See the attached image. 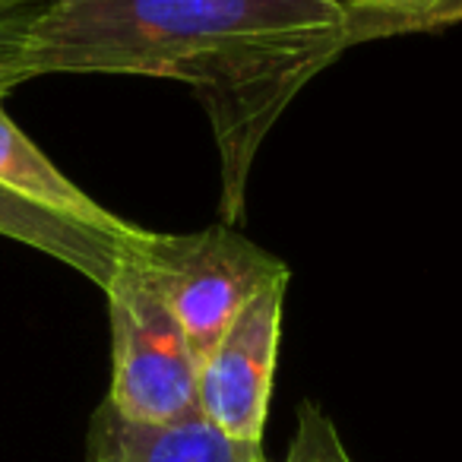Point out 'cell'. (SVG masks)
Returning a JSON list of instances; mask_svg holds the SVG:
<instances>
[{
  "label": "cell",
  "instance_id": "cell-1",
  "mask_svg": "<svg viewBox=\"0 0 462 462\" xmlns=\"http://www.w3.org/2000/svg\"><path fill=\"white\" fill-rule=\"evenodd\" d=\"M348 48L336 0H48L10 86L48 73L180 79L222 149V212L245 218L251 159L298 89Z\"/></svg>",
  "mask_w": 462,
  "mask_h": 462
},
{
  "label": "cell",
  "instance_id": "cell-2",
  "mask_svg": "<svg viewBox=\"0 0 462 462\" xmlns=\"http://www.w3.org/2000/svg\"><path fill=\"white\" fill-rule=\"evenodd\" d=\"M102 291L108 298L111 323V390L105 399L124 418L149 424L203 415L199 358L136 257L134 238L124 245Z\"/></svg>",
  "mask_w": 462,
  "mask_h": 462
},
{
  "label": "cell",
  "instance_id": "cell-3",
  "mask_svg": "<svg viewBox=\"0 0 462 462\" xmlns=\"http://www.w3.org/2000/svg\"><path fill=\"white\" fill-rule=\"evenodd\" d=\"M134 251L180 320L199 361L260 291L291 279L282 260L247 241L235 225H209L187 235L143 228L134 238Z\"/></svg>",
  "mask_w": 462,
  "mask_h": 462
},
{
  "label": "cell",
  "instance_id": "cell-4",
  "mask_svg": "<svg viewBox=\"0 0 462 462\" xmlns=\"http://www.w3.org/2000/svg\"><path fill=\"white\" fill-rule=\"evenodd\" d=\"M289 279L263 289L199 361V411L225 437L260 447L276 377Z\"/></svg>",
  "mask_w": 462,
  "mask_h": 462
},
{
  "label": "cell",
  "instance_id": "cell-5",
  "mask_svg": "<svg viewBox=\"0 0 462 462\" xmlns=\"http://www.w3.org/2000/svg\"><path fill=\"white\" fill-rule=\"evenodd\" d=\"M263 447L225 437L203 415L171 424L124 418L105 399L89 424V462H257Z\"/></svg>",
  "mask_w": 462,
  "mask_h": 462
},
{
  "label": "cell",
  "instance_id": "cell-6",
  "mask_svg": "<svg viewBox=\"0 0 462 462\" xmlns=\"http://www.w3.org/2000/svg\"><path fill=\"white\" fill-rule=\"evenodd\" d=\"M0 235L73 266L79 276L105 289L124 245L136 238L140 228L130 235L105 231L96 225L77 222V218L58 216L51 209H42V206L10 193L7 187H0Z\"/></svg>",
  "mask_w": 462,
  "mask_h": 462
},
{
  "label": "cell",
  "instance_id": "cell-7",
  "mask_svg": "<svg viewBox=\"0 0 462 462\" xmlns=\"http://www.w3.org/2000/svg\"><path fill=\"white\" fill-rule=\"evenodd\" d=\"M4 96H7V89L0 86V187H7L10 193L42 206V209H51V212H58V216L96 225V228L117 231V235L136 231V225L117 218L115 212L98 206L86 190H79L29 136L16 127L14 117L4 108Z\"/></svg>",
  "mask_w": 462,
  "mask_h": 462
},
{
  "label": "cell",
  "instance_id": "cell-8",
  "mask_svg": "<svg viewBox=\"0 0 462 462\" xmlns=\"http://www.w3.org/2000/svg\"><path fill=\"white\" fill-rule=\"evenodd\" d=\"M346 10L348 48L361 42L386 39V35L415 32L418 20L440 4V0H336Z\"/></svg>",
  "mask_w": 462,
  "mask_h": 462
},
{
  "label": "cell",
  "instance_id": "cell-9",
  "mask_svg": "<svg viewBox=\"0 0 462 462\" xmlns=\"http://www.w3.org/2000/svg\"><path fill=\"white\" fill-rule=\"evenodd\" d=\"M285 462H352V459H348L333 421L314 402H304L298 409V430Z\"/></svg>",
  "mask_w": 462,
  "mask_h": 462
},
{
  "label": "cell",
  "instance_id": "cell-10",
  "mask_svg": "<svg viewBox=\"0 0 462 462\" xmlns=\"http://www.w3.org/2000/svg\"><path fill=\"white\" fill-rule=\"evenodd\" d=\"M45 4L48 0H4L0 4V86L7 92L14 89L10 86V64H14L29 26L35 23Z\"/></svg>",
  "mask_w": 462,
  "mask_h": 462
},
{
  "label": "cell",
  "instance_id": "cell-11",
  "mask_svg": "<svg viewBox=\"0 0 462 462\" xmlns=\"http://www.w3.org/2000/svg\"><path fill=\"white\" fill-rule=\"evenodd\" d=\"M453 23H462V0H440L430 14L418 20L415 32H434V29L453 26Z\"/></svg>",
  "mask_w": 462,
  "mask_h": 462
},
{
  "label": "cell",
  "instance_id": "cell-12",
  "mask_svg": "<svg viewBox=\"0 0 462 462\" xmlns=\"http://www.w3.org/2000/svg\"><path fill=\"white\" fill-rule=\"evenodd\" d=\"M257 462H266V459H257Z\"/></svg>",
  "mask_w": 462,
  "mask_h": 462
},
{
  "label": "cell",
  "instance_id": "cell-13",
  "mask_svg": "<svg viewBox=\"0 0 462 462\" xmlns=\"http://www.w3.org/2000/svg\"><path fill=\"white\" fill-rule=\"evenodd\" d=\"M0 4H4V0H0Z\"/></svg>",
  "mask_w": 462,
  "mask_h": 462
}]
</instances>
